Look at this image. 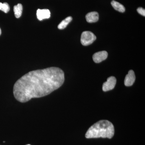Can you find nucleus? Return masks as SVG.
Listing matches in <instances>:
<instances>
[{
  "label": "nucleus",
  "mask_w": 145,
  "mask_h": 145,
  "mask_svg": "<svg viewBox=\"0 0 145 145\" xmlns=\"http://www.w3.org/2000/svg\"><path fill=\"white\" fill-rule=\"evenodd\" d=\"M65 81L64 72L58 67L32 71L21 77L13 86V95L22 103L31 99L44 97L61 86Z\"/></svg>",
  "instance_id": "f257e3e1"
},
{
  "label": "nucleus",
  "mask_w": 145,
  "mask_h": 145,
  "mask_svg": "<svg viewBox=\"0 0 145 145\" xmlns=\"http://www.w3.org/2000/svg\"><path fill=\"white\" fill-rule=\"evenodd\" d=\"M114 133V126L111 122L108 120H101L89 129L85 136L86 138L102 137L111 139Z\"/></svg>",
  "instance_id": "f03ea898"
},
{
  "label": "nucleus",
  "mask_w": 145,
  "mask_h": 145,
  "mask_svg": "<svg viewBox=\"0 0 145 145\" xmlns=\"http://www.w3.org/2000/svg\"><path fill=\"white\" fill-rule=\"evenodd\" d=\"M96 36L90 31H84L81 35V42L84 46L89 45L96 40Z\"/></svg>",
  "instance_id": "7ed1b4c3"
},
{
  "label": "nucleus",
  "mask_w": 145,
  "mask_h": 145,
  "mask_svg": "<svg viewBox=\"0 0 145 145\" xmlns=\"http://www.w3.org/2000/svg\"><path fill=\"white\" fill-rule=\"evenodd\" d=\"M117 82L116 78L113 76L108 78L107 81L103 84V91H104L112 90L114 88Z\"/></svg>",
  "instance_id": "20e7f679"
},
{
  "label": "nucleus",
  "mask_w": 145,
  "mask_h": 145,
  "mask_svg": "<svg viewBox=\"0 0 145 145\" xmlns=\"http://www.w3.org/2000/svg\"><path fill=\"white\" fill-rule=\"evenodd\" d=\"M108 52L106 51H100V52H96L93 54V59L94 62L96 63H100L106 59L107 58Z\"/></svg>",
  "instance_id": "39448f33"
},
{
  "label": "nucleus",
  "mask_w": 145,
  "mask_h": 145,
  "mask_svg": "<svg viewBox=\"0 0 145 145\" xmlns=\"http://www.w3.org/2000/svg\"><path fill=\"white\" fill-rule=\"evenodd\" d=\"M135 80V73L133 71L131 70L129 71L128 73L126 76L124 80L125 86H131L134 84Z\"/></svg>",
  "instance_id": "423d86ee"
},
{
  "label": "nucleus",
  "mask_w": 145,
  "mask_h": 145,
  "mask_svg": "<svg viewBox=\"0 0 145 145\" xmlns=\"http://www.w3.org/2000/svg\"><path fill=\"white\" fill-rule=\"evenodd\" d=\"M37 18L40 21L44 19H48L50 17V13L48 9H38L36 13Z\"/></svg>",
  "instance_id": "0eeeda50"
},
{
  "label": "nucleus",
  "mask_w": 145,
  "mask_h": 145,
  "mask_svg": "<svg viewBox=\"0 0 145 145\" xmlns=\"http://www.w3.org/2000/svg\"><path fill=\"white\" fill-rule=\"evenodd\" d=\"M86 18L88 22H96L99 20V13L96 11L89 12L86 15Z\"/></svg>",
  "instance_id": "6e6552de"
},
{
  "label": "nucleus",
  "mask_w": 145,
  "mask_h": 145,
  "mask_svg": "<svg viewBox=\"0 0 145 145\" xmlns=\"http://www.w3.org/2000/svg\"><path fill=\"white\" fill-rule=\"evenodd\" d=\"M111 4L114 9L121 13H123L125 10V7L123 5L115 1H112Z\"/></svg>",
  "instance_id": "1a4fd4ad"
},
{
  "label": "nucleus",
  "mask_w": 145,
  "mask_h": 145,
  "mask_svg": "<svg viewBox=\"0 0 145 145\" xmlns=\"http://www.w3.org/2000/svg\"><path fill=\"white\" fill-rule=\"evenodd\" d=\"M15 17L17 18H20L22 15L23 10V6L21 4H18L13 7Z\"/></svg>",
  "instance_id": "9d476101"
},
{
  "label": "nucleus",
  "mask_w": 145,
  "mask_h": 145,
  "mask_svg": "<svg viewBox=\"0 0 145 145\" xmlns=\"http://www.w3.org/2000/svg\"><path fill=\"white\" fill-rule=\"evenodd\" d=\"M72 18L71 16H69L66 18L64 20L62 21L61 23L58 25V28L60 29H64L72 21Z\"/></svg>",
  "instance_id": "9b49d317"
},
{
  "label": "nucleus",
  "mask_w": 145,
  "mask_h": 145,
  "mask_svg": "<svg viewBox=\"0 0 145 145\" xmlns=\"http://www.w3.org/2000/svg\"><path fill=\"white\" fill-rule=\"evenodd\" d=\"M0 10H2L5 13H7L10 10V7L7 3H0Z\"/></svg>",
  "instance_id": "f8f14e48"
},
{
  "label": "nucleus",
  "mask_w": 145,
  "mask_h": 145,
  "mask_svg": "<svg viewBox=\"0 0 145 145\" xmlns=\"http://www.w3.org/2000/svg\"><path fill=\"white\" fill-rule=\"evenodd\" d=\"M137 11L139 14L145 17V10L144 8L142 7H139L137 9Z\"/></svg>",
  "instance_id": "ddd939ff"
},
{
  "label": "nucleus",
  "mask_w": 145,
  "mask_h": 145,
  "mask_svg": "<svg viewBox=\"0 0 145 145\" xmlns=\"http://www.w3.org/2000/svg\"><path fill=\"white\" fill-rule=\"evenodd\" d=\"M1 28H0V35H1Z\"/></svg>",
  "instance_id": "4468645a"
},
{
  "label": "nucleus",
  "mask_w": 145,
  "mask_h": 145,
  "mask_svg": "<svg viewBox=\"0 0 145 145\" xmlns=\"http://www.w3.org/2000/svg\"><path fill=\"white\" fill-rule=\"evenodd\" d=\"M30 145V144H27V145Z\"/></svg>",
  "instance_id": "2eb2a0df"
}]
</instances>
